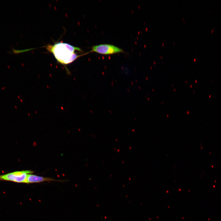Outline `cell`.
<instances>
[{
	"mask_svg": "<svg viewBox=\"0 0 221 221\" xmlns=\"http://www.w3.org/2000/svg\"><path fill=\"white\" fill-rule=\"evenodd\" d=\"M45 47L52 54L57 62L64 65L70 64L79 57L89 52L78 55L75 52L81 51L80 48L62 41L48 45Z\"/></svg>",
	"mask_w": 221,
	"mask_h": 221,
	"instance_id": "1",
	"label": "cell"
},
{
	"mask_svg": "<svg viewBox=\"0 0 221 221\" xmlns=\"http://www.w3.org/2000/svg\"><path fill=\"white\" fill-rule=\"evenodd\" d=\"M29 170L16 171L0 175V180L8 181L18 183H27L28 175L33 173Z\"/></svg>",
	"mask_w": 221,
	"mask_h": 221,
	"instance_id": "2",
	"label": "cell"
},
{
	"mask_svg": "<svg viewBox=\"0 0 221 221\" xmlns=\"http://www.w3.org/2000/svg\"><path fill=\"white\" fill-rule=\"evenodd\" d=\"M91 52L108 55L123 52L124 51L122 49L112 45L102 44L92 46L91 50L89 52Z\"/></svg>",
	"mask_w": 221,
	"mask_h": 221,
	"instance_id": "3",
	"label": "cell"
},
{
	"mask_svg": "<svg viewBox=\"0 0 221 221\" xmlns=\"http://www.w3.org/2000/svg\"><path fill=\"white\" fill-rule=\"evenodd\" d=\"M61 181V180H55L50 178L37 176L32 174H29L28 175L27 183H38L45 181Z\"/></svg>",
	"mask_w": 221,
	"mask_h": 221,
	"instance_id": "4",
	"label": "cell"
}]
</instances>
